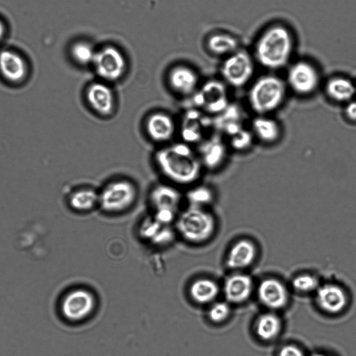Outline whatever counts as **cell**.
<instances>
[{
  "label": "cell",
  "mask_w": 356,
  "mask_h": 356,
  "mask_svg": "<svg viewBox=\"0 0 356 356\" xmlns=\"http://www.w3.org/2000/svg\"><path fill=\"white\" fill-rule=\"evenodd\" d=\"M154 161L163 176L180 185L197 181L203 168L198 154L184 142L162 147L156 152Z\"/></svg>",
  "instance_id": "obj_1"
},
{
  "label": "cell",
  "mask_w": 356,
  "mask_h": 356,
  "mask_svg": "<svg viewBox=\"0 0 356 356\" xmlns=\"http://www.w3.org/2000/svg\"><path fill=\"white\" fill-rule=\"evenodd\" d=\"M294 50L293 35L289 28L274 24L259 35L254 44V56L264 67L272 70L285 67Z\"/></svg>",
  "instance_id": "obj_2"
},
{
  "label": "cell",
  "mask_w": 356,
  "mask_h": 356,
  "mask_svg": "<svg viewBox=\"0 0 356 356\" xmlns=\"http://www.w3.org/2000/svg\"><path fill=\"white\" fill-rule=\"evenodd\" d=\"M286 85L280 77L267 74L258 78L248 92V102L258 115H267L284 102Z\"/></svg>",
  "instance_id": "obj_3"
},
{
  "label": "cell",
  "mask_w": 356,
  "mask_h": 356,
  "mask_svg": "<svg viewBox=\"0 0 356 356\" xmlns=\"http://www.w3.org/2000/svg\"><path fill=\"white\" fill-rule=\"evenodd\" d=\"M216 220L204 208L189 206L177 220V228L181 236L191 243H202L213 234Z\"/></svg>",
  "instance_id": "obj_4"
},
{
  "label": "cell",
  "mask_w": 356,
  "mask_h": 356,
  "mask_svg": "<svg viewBox=\"0 0 356 356\" xmlns=\"http://www.w3.org/2000/svg\"><path fill=\"white\" fill-rule=\"evenodd\" d=\"M138 197L136 186L130 180L119 179L108 183L99 192V206L108 213H118L131 207Z\"/></svg>",
  "instance_id": "obj_5"
},
{
  "label": "cell",
  "mask_w": 356,
  "mask_h": 356,
  "mask_svg": "<svg viewBox=\"0 0 356 356\" xmlns=\"http://www.w3.org/2000/svg\"><path fill=\"white\" fill-rule=\"evenodd\" d=\"M181 199V193L177 188L165 184H157L149 193L154 217L160 222L168 225L176 217Z\"/></svg>",
  "instance_id": "obj_6"
},
{
  "label": "cell",
  "mask_w": 356,
  "mask_h": 356,
  "mask_svg": "<svg viewBox=\"0 0 356 356\" xmlns=\"http://www.w3.org/2000/svg\"><path fill=\"white\" fill-rule=\"evenodd\" d=\"M196 108L207 114L217 115L229 105L225 85L213 79L204 83L193 95Z\"/></svg>",
  "instance_id": "obj_7"
},
{
  "label": "cell",
  "mask_w": 356,
  "mask_h": 356,
  "mask_svg": "<svg viewBox=\"0 0 356 356\" xmlns=\"http://www.w3.org/2000/svg\"><path fill=\"white\" fill-rule=\"evenodd\" d=\"M220 71L227 84L234 88H241L252 79L254 65L251 56L247 51L239 49L225 57Z\"/></svg>",
  "instance_id": "obj_8"
},
{
  "label": "cell",
  "mask_w": 356,
  "mask_h": 356,
  "mask_svg": "<svg viewBox=\"0 0 356 356\" xmlns=\"http://www.w3.org/2000/svg\"><path fill=\"white\" fill-rule=\"evenodd\" d=\"M286 82L295 93L303 96L309 95L318 87L320 75L312 63L306 60H298L288 69Z\"/></svg>",
  "instance_id": "obj_9"
},
{
  "label": "cell",
  "mask_w": 356,
  "mask_h": 356,
  "mask_svg": "<svg viewBox=\"0 0 356 356\" xmlns=\"http://www.w3.org/2000/svg\"><path fill=\"white\" fill-rule=\"evenodd\" d=\"M92 64L97 75L109 82L120 79L127 69L124 56L120 50L112 46L97 51Z\"/></svg>",
  "instance_id": "obj_10"
},
{
  "label": "cell",
  "mask_w": 356,
  "mask_h": 356,
  "mask_svg": "<svg viewBox=\"0 0 356 356\" xmlns=\"http://www.w3.org/2000/svg\"><path fill=\"white\" fill-rule=\"evenodd\" d=\"M95 305V300L92 293L83 289H76L64 296L61 312L67 320L79 321L92 313Z\"/></svg>",
  "instance_id": "obj_11"
},
{
  "label": "cell",
  "mask_w": 356,
  "mask_h": 356,
  "mask_svg": "<svg viewBox=\"0 0 356 356\" xmlns=\"http://www.w3.org/2000/svg\"><path fill=\"white\" fill-rule=\"evenodd\" d=\"M211 125L212 121L201 110L196 108L186 111L183 115L179 129L183 142L189 145L200 143Z\"/></svg>",
  "instance_id": "obj_12"
},
{
  "label": "cell",
  "mask_w": 356,
  "mask_h": 356,
  "mask_svg": "<svg viewBox=\"0 0 356 356\" xmlns=\"http://www.w3.org/2000/svg\"><path fill=\"white\" fill-rule=\"evenodd\" d=\"M85 98L89 107L102 117L111 115L115 108V97L111 88L104 82L91 83L86 88Z\"/></svg>",
  "instance_id": "obj_13"
},
{
  "label": "cell",
  "mask_w": 356,
  "mask_h": 356,
  "mask_svg": "<svg viewBox=\"0 0 356 356\" xmlns=\"http://www.w3.org/2000/svg\"><path fill=\"white\" fill-rule=\"evenodd\" d=\"M147 136L154 142L164 143L170 140L176 131L175 122L169 114L162 111L150 113L145 121Z\"/></svg>",
  "instance_id": "obj_14"
},
{
  "label": "cell",
  "mask_w": 356,
  "mask_h": 356,
  "mask_svg": "<svg viewBox=\"0 0 356 356\" xmlns=\"http://www.w3.org/2000/svg\"><path fill=\"white\" fill-rule=\"evenodd\" d=\"M0 74L12 84H19L26 78L28 67L25 60L14 51L5 49L0 52Z\"/></svg>",
  "instance_id": "obj_15"
},
{
  "label": "cell",
  "mask_w": 356,
  "mask_h": 356,
  "mask_svg": "<svg viewBox=\"0 0 356 356\" xmlns=\"http://www.w3.org/2000/svg\"><path fill=\"white\" fill-rule=\"evenodd\" d=\"M170 88L181 96L193 95L198 88L197 73L190 67L180 65L172 67L168 75Z\"/></svg>",
  "instance_id": "obj_16"
},
{
  "label": "cell",
  "mask_w": 356,
  "mask_h": 356,
  "mask_svg": "<svg viewBox=\"0 0 356 356\" xmlns=\"http://www.w3.org/2000/svg\"><path fill=\"white\" fill-rule=\"evenodd\" d=\"M200 144L198 156L203 167L215 170L222 165L227 157V147L219 136L204 138Z\"/></svg>",
  "instance_id": "obj_17"
},
{
  "label": "cell",
  "mask_w": 356,
  "mask_h": 356,
  "mask_svg": "<svg viewBox=\"0 0 356 356\" xmlns=\"http://www.w3.org/2000/svg\"><path fill=\"white\" fill-rule=\"evenodd\" d=\"M316 300L322 310L334 314L345 309L348 304V296L339 285L326 284L318 288Z\"/></svg>",
  "instance_id": "obj_18"
},
{
  "label": "cell",
  "mask_w": 356,
  "mask_h": 356,
  "mask_svg": "<svg viewBox=\"0 0 356 356\" xmlns=\"http://www.w3.org/2000/svg\"><path fill=\"white\" fill-rule=\"evenodd\" d=\"M257 294L261 302L273 309L282 308L288 300L286 287L281 282L274 278L263 280L259 285Z\"/></svg>",
  "instance_id": "obj_19"
},
{
  "label": "cell",
  "mask_w": 356,
  "mask_h": 356,
  "mask_svg": "<svg viewBox=\"0 0 356 356\" xmlns=\"http://www.w3.org/2000/svg\"><path fill=\"white\" fill-rule=\"evenodd\" d=\"M252 286V281L248 275L234 274L225 280L224 294L229 302L241 303L250 297Z\"/></svg>",
  "instance_id": "obj_20"
},
{
  "label": "cell",
  "mask_w": 356,
  "mask_h": 356,
  "mask_svg": "<svg viewBox=\"0 0 356 356\" xmlns=\"http://www.w3.org/2000/svg\"><path fill=\"white\" fill-rule=\"evenodd\" d=\"M325 92L332 101L346 104L356 95V84L348 77L335 76L327 81Z\"/></svg>",
  "instance_id": "obj_21"
},
{
  "label": "cell",
  "mask_w": 356,
  "mask_h": 356,
  "mask_svg": "<svg viewBox=\"0 0 356 356\" xmlns=\"http://www.w3.org/2000/svg\"><path fill=\"white\" fill-rule=\"evenodd\" d=\"M256 254L257 249L252 242L246 239L240 240L230 249L227 264L232 269L243 268L254 261Z\"/></svg>",
  "instance_id": "obj_22"
},
{
  "label": "cell",
  "mask_w": 356,
  "mask_h": 356,
  "mask_svg": "<svg viewBox=\"0 0 356 356\" xmlns=\"http://www.w3.org/2000/svg\"><path fill=\"white\" fill-rule=\"evenodd\" d=\"M252 131L261 142L271 144L279 140L281 128L279 123L267 115H257L252 122Z\"/></svg>",
  "instance_id": "obj_23"
},
{
  "label": "cell",
  "mask_w": 356,
  "mask_h": 356,
  "mask_svg": "<svg viewBox=\"0 0 356 356\" xmlns=\"http://www.w3.org/2000/svg\"><path fill=\"white\" fill-rule=\"evenodd\" d=\"M191 298L199 304H207L212 302L217 297L219 288L217 284L207 278L198 279L190 286Z\"/></svg>",
  "instance_id": "obj_24"
},
{
  "label": "cell",
  "mask_w": 356,
  "mask_h": 356,
  "mask_svg": "<svg viewBox=\"0 0 356 356\" xmlns=\"http://www.w3.org/2000/svg\"><path fill=\"white\" fill-rule=\"evenodd\" d=\"M208 49L215 55L228 56L239 49L238 41L233 35L225 33H215L207 41Z\"/></svg>",
  "instance_id": "obj_25"
},
{
  "label": "cell",
  "mask_w": 356,
  "mask_h": 356,
  "mask_svg": "<svg viewBox=\"0 0 356 356\" xmlns=\"http://www.w3.org/2000/svg\"><path fill=\"white\" fill-rule=\"evenodd\" d=\"M281 329L280 318L273 313L261 315L256 322V333L260 339L264 341H270L275 338L281 332Z\"/></svg>",
  "instance_id": "obj_26"
},
{
  "label": "cell",
  "mask_w": 356,
  "mask_h": 356,
  "mask_svg": "<svg viewBox=\"0 0 356 356\" xmlns=\"http://www.w3.org/2000/svg\"><path fill=\"white\" fill-rule=\"evenodd\" d=\"M70 207L77 211H88L99 205V192L90 188L74 191L69 197Z\"/></svg>",
  "instance_id": "obj_27"
},
{
  "label": "cell",
  "mask_w": 356,
  "mask_h": 356,
  "mask_svg": "<svg viewBox=\"0 0 356 356\" xmlns=\"http://www.w3.org/2000/svg\"><path fill=\"white\" fill-rule=\"evenodd\" d=\"M140 234L143 237L151 239L156 243H163L169 240L171 231L168 225L158 221L154 216L147 218L140 227Z\"/></svg>",
  "instance_id": "obj_28"
},
{
  "label": "cell",
  "mask_w": 356,
  "mask_h": 356,
  "mask_svg": "<svg viewBox=\"0 0 356 356\" xmlns=\"http://www.w3.org/2000/svg\"><path fill=\"white\" fill-rule=\"evenodd\" d=\"M186 197L189 206L204 208L213 201L214 193L208 186L198 185L189 189Z\"/></svg>",
  "instance_id": "obj_29"
},
{
  "label": "cell",
  "mask_w": 356,
  "mask_h": 356,
  "mask_svg": "<svg viewBox=\"0 0 356 356\" xmlns=\"http://www.w3.org/2000/svg\"><path fill=\"white\" fill-rule=\"evenodd\" d=\"M71 55L74 60L82 65L93 63L96 51L86 42H77L71 47Z\"/></svg>",
  "instance_id": "obj_30"
},
{
  "label": "cell",
  "mask_w": 356,
  "mask_h": 356,
  "mask_svg": "<svg viewBox=\"0 0 356 356\" xmlns=\"http://www.w3.org/2000/svg\"><path fill=\"white\" fill-rule=\"evenodd\" d=\"M292 286L298 291L310 292L318 287V280L309 274L300 275L293 280Z\"/></svg>",
  "instance_id": "obj_31"
},
{
  "label": "cell",
  "mask_w": 356,
  "mask_h": 356,
  "mask_svg": "<svg viewBox=\"0 0 356 356\" xmlns=\"http://www.w3.org/2000/svg\"><path fill=\"white\" fill-rule=\"evenodd\" d=\"M230 314V307L226 302H216L213 304L208 312L209 319L214 323H221Z\"/></svg>",
  "instance_id": "obj_32"
},
{
  "label": "cell",
  "mask_w": 356,
  "mask_h": 356,
  "mask_svg": "<svg viewBox=\"0 0 356 356\" xmlns=\"http://www.w3.org/2000/svg\"><path fill=\"white\" fill-rule=\"evenodd\" d=\"M252 140V134L245 129H241L239 132L231 137V145L236 150H244L248 149Z\"/></svg>",
  "instance_id": "obj_33"
},
{
  "label": "cell",
  "mask_w": 356,
  "mask_h": 356,
  "mask_svg": "<svg viewBox=\"0 0 356 356\" xmlns=\"http://www.w3.org/2000/svg\"><path fill=\"white\" fill-rule=\"evenodd\" d=\"M278 356H305V354L298 346L286 345L280 349Z\"/></svg>",
  "instance_id": "obj_34"
},
{
  "label": "cell",
  "mask_w": 356,
  "mask_h": 356,
  "mask_svg": "<svg viewBox=\"0 0 356 356\" xmlns=\"http://www.w3.org/2000/svg\"><path fill=\"white\" fill-rule=\"evenodd\" d=\"M344 114L348 120L356 122V100L353 99L346 104Z\"/></svg>",
  "instance_id": "obj_35"
},
{
  "label": "cell",
  "mask_w": 356,
  "mask_h": 356,
  "mask_svg": "<svg viewBox=\"0 0 356 356\" xmlns=\"http://www.w3.org/2000/svg\"><path fill=\"white\" fill-rule=\"evenodd\" d=\"M6 33L5 25L2 21L0 20V41L3 39Z\"/></svg>",
  "instance_id": "obj_36"
},
{
  "label": "cell",
  "mask_w": 356,
  "mask_h": 356,
  "mask_svg": "<svg viewBox=\"0 0 356 356\" xmlns=\"http://www.w3.org/2000/svg\"><path fill=\"white\" fill-rule=\"evenodd\" d=\"M312 356H327V355L322 354V353H315V354H313Z\"/></svg>",
  "instance_id": "obj_37"
}]
</instances>
